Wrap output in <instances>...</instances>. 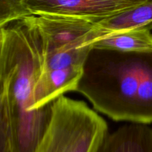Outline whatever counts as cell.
I'll use <instances>...</instances> for the list:
<instances>
[{
	"instance_id": "obj_8",
	"label": "cell",
	"mask_w": 152,
	"mask_h": 152,
	"mask_svg": "<svg viewBox=\"0 0 152 152\" xmlns=\"http://www.w3.org/2000/svg\"><path fill=\"white\" fill-rule=\"evenodd\" d=\"M91 47L125 52L152 50V34L147 29H129L109 33L95 39Z\"/></svg>"
},
{
	"instance_id": "obj_4",
	"label": "cell",
	"mask_w": 152,
	"mask_h": 152,
	"mask_svg": "<svg viewBox=\"0 0 152 152\" xmlns=\"http://www.w3.org/2000/svg\"><path fill=\"white\" fill-rule=\"evenodd\" d=\"M108 134L106 121L86 102L62 95L52 103L50 123L34 152H96Z\"/></svg>"
},
{
	"instance_id": "obj_7",
	"label": "cell",
	"mask_w": 152,
	"mask_h": 152,
	"mask_svg": "<svg viewBox=\"0 0 152 152\" xmlns=\"http://www.w3.org/2000/svg\"><path fill=\"white\" fill-rule=\"evenodd\" d=\"M134 28L152 29V1L99 20L88 34L87 43L91 45L95 39L105 34Z\"/></svg>"
},
{
	"instance_id": "obj_5",
	"label": "cell",
	"mask_w": 152,
	"mask_h": 152,
	"mask_svg": "<svg viewBox=\"0 0 152 152\" xmlns=\"http://www.w3.org/2000/svg\"><path fill=\"white\" fill-rule=\"evenodd\" d=\"M27 10L33 15H53L99 20L142 4L126 0H24Z\"/></svg>"
},
{
	"instance_id": "obj_2",
	"label": "cell",
	"mask_w": 152,
	"mask_h": 152,
	"mask_svg": "<svg viewBox=\"0 0 152 152\" xmlns=\"http://www.w3.org/2000/svg\"><path fill=\"white\" fill-rule=\"evenodd\" d=\"M76 91L114 121L152 123V50L93 48Z\"/></svg>"
},
{
	"instance_id": "obj_10",
	"label": "cell",
	"mask_w": 152,
	"mask_h": 152,
	"mask_svg": "<svg viewBox=\"0 0 152 152\" xmlns=\"http://www.w3.org/2000/svg\"><path fill=\"white\" fill-rule=\"evenodd\" d=\"M126 1H132V2L137 3V4H143V3L149 2V1H151L152 0H126Z\"/></svg>"
},
{
	"instance_id": "obj_9",
	"label": "cell",
	"mask_w": 152,
	"mask_h": 152,
	"mask_svg": "<svg viewBox=\"0 0 152 152\" xmlns=\"http://www.w3.org/2000/svg\"><path fill=\"white\" fill-rule=\"evenodd\" d=\"M30 15L32 14L25 7L24 0H0V26Z\"/></svg>"
},
{
	"instance_id": "obj_1",
	"label": "cell",
	"mask_w": 152,
	"mask_h": 152,
	"mask_svg": "<svg viewBox=\"0 0 152 152\" xmlns=\"http://www.w3.org/2000/svg\"><path fill=\"white\" fill-rule=\"evenodd\" d=\"M45 65V42L35 15L0 26V152H34L52 115L35 109Z\"/></svg>"
},
{
	"instance_id": "obj_6",
	"label": "cell",
	"mask_w": 152,
	"mask_h": 152,
	"mask_svg": "<svg viewBox=\"0 0 152 152\" xmlns=\"http://www.w3.org/2000/svg\"><path fill=\"white\" fill-rule=\"evenodd\" d=\"M96 152H152V128L133 123L108 133Z\"/></svg>"
},
{
	"instance_id": "obj_3",
	"label": "cell",
	"mask_w": 152,
	"mask_h": 152,
	"mask_svg": "<svg viewBox=\"0 0 152 152\" xmlns=\"http://www.w3.org/2000/svg\"><path fill=\"white\" fill-rule=\"evenodd\" d=\"M45 42V65L35 90V108L76 91L92 47L87 44L92 21L83 18L35 15Z\"/></svg>"
}]
</instances>
